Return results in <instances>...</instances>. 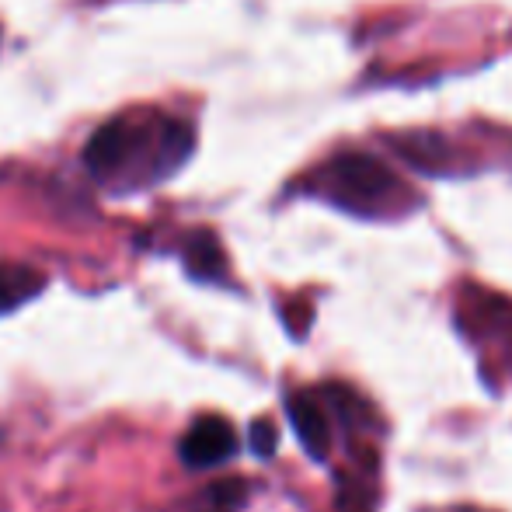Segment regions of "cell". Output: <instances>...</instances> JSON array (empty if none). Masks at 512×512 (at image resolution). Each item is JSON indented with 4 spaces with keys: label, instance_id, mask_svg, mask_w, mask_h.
<instances>
[{
    "label": "cell",
    "instance_id": "277c9868",
    "mask_svg": "<svg viewBox=\"0 0 512 512\" xmlns=\"http://www.w3.org/2000/svg\"><path fill=\"white\" fill-rule=\"evenodd\" d=\"M42 286H46V279L28 265H0V314L39 297Z\"/></svg>",
    "mask_w": 512,
    "mask_h": 512
},
{
    "label": "cell",
    "instance_id": "6da1fadb",
    "mask_svg": "<svg viewBox=\"0 0 512 512\" xmlns=\"http://www.w3.org/2000/svg\"><path fill=\"white\" fill-rule=\"evenodd\" d=\"M192 150L189 129L178 119L157 115H119L95 129L84 147V164L98 182L147 185L168 178Z\"/></svg>",
    "mask_w": 512,
    "mask_h": 512
},
{
    "label": "cell",
    "instance_id": "3957f363",
    "mask_svg": "<svg viewBox=\"0 0 512 512\" xmlns=\"http://www.w3.org/2000/svg\"><path fill=\"white\" fill-rule=\"evenodd\" d=\"M286 415H290L293 429H297V439L304 443V450L314 460H324L331 450V425L328 415H324L321 401L307 391H297L290 401H286Z\"/></svg>",
    "mask_w": 512,
    "mask_h": 512
},
{
    "label": "cell",
    "instance_id": "52a82bcc",
    "mask_svg": "<svg viewBox=\"0 0 512 512\" xmlns=\"http://www.w3.org/2000/svg\"><path fill=\"white\" fill-rule=\"evenodd\" d=\"M335 506H338V512H373L370 485H366V481H359V478H342Z\"/></svg>",
    "mask_w": 512,
    "mask_h": 512
},
{
    "label": "cell",
    "instance_id": "8992f818",
    "mask_svg": "<svg viewBox=\"0 0 512 512\" xmlns=\"http://www.w3.org/2000/svg\"><path fill=\"white\" fill-rule=\"evenodd\" d=\"M185 265L196 279H216L223 276V258H220V248L209 234H199L196 241L189 244L185 251Z\"/></svg>",
    "mask_w": 512,
    "mask_h": 512
},
{
    "label": "cell",
    "instance_id": "9c48e42d",
    "mask_svg": "<svg viewBox=\"0 0 512 512\" xmlns=\"http://www.w3.org/2000/svg\"><path fill=\"white\" fill-rule=\"evenodd\" d=\"M460 512H478V509H460Z\"/></svg>",
    "mask_w": 512,
    "mask_h": 512
},
{
    "label": "cell",
    "instance_id": "5b68a950",
    "mask_svg": "<svg viewBox=\"0 0 512 512\" xmlns=\"http://www.w3.org/2000/svg\"><path fill=\"white\" fill-rule=\"evenodd\" d=\"M244 502H248V485L241 478H223L209 485L189 512H241Z\"/></svg>",
    "mask_w": 512,
    "mask_h": 512
},
{
    "label": "cell",
    "instance_id": "ba28073f",
    "mask_svg": "<svg viewBox=\"0 0 512 512\" xmlns=\"http://www.w3.org/2000/svg\"><path fill=\"white\" fill-rule=\"evenodd\" d=\"M276 443H279V432L272 422H255L251 425V450L258 453V457H272L276 453Z\"/></svg>",
    "mask_w": 512,
    "mask_h": 512
},
{
    "label": "cell",
    "instance_id": "7a4b0ae2",
    "mask_svg": "<svg viewBox=\"0 0 512 512\" xmlns=\"http://www.w3.org/2000/svg\"><path fill=\"white\" fill-rule=\"evenodd\" d=\"M237 450V436L223 418L206 415L192 425L189 432L178 443V453H182V464L192 467V471H206V467H216L223 460H230Z\"/></svg>",
    "mask_w": 512,
    "mask_h": 512
}]
</instances>
